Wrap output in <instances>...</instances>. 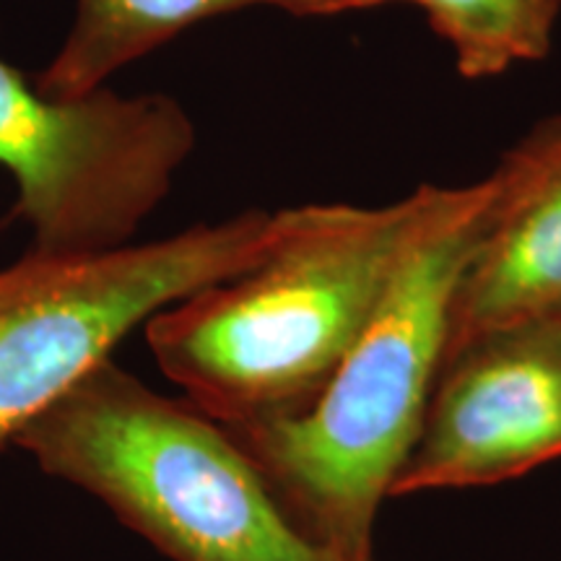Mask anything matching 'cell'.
<instances>
[{"label":"cell","instance_id":"8fae6325","mask_svg":"<svg viewBox=\"0 0 561 561\" xmlns=\"http://www.w3.org/2000/svg\"><path fill=\"white\" fill-rule=\"evenodd\" d=\"M557 318H559V320H561V312H557Z\"/></svg>","mask_w":561,"mask_h":561},{"label":"cell","instance_id":"6da1fadb","mask_svg":"<svg viewBox=\"0 0 561 561\" xmlns=\"http://www.w3.org/2000/svg\"><path fill=\"white\" fill-rule=\"evenodd\" d=\"M561 167V115L430 208L359 339L310 409L227 430L289 520L335 561H371L375 525L416 442L476 255L510 208Z\"/></svg>","mask_w":561,"mask_h":561},{"label":"cell","instance_id":"5b68a950","mask_svg":"<svg viewBox=\"0 0 561 561\" xmlns=\"http://www.w3.org/2000/svg\"><path fill=\"white\" fill-rule=\"evenodd\" d=\"M195 149V125L170 94L96 89L58 100L0 58V167L39 252L130 244Z\"/></svg>","mask_w":561,"mask_h":561},{"label":"cell","instance_id":"3957f363","mask_svg":"<svg viewBox=\"0 0 561 561\" xmlns=\"http://www.w3.org/2000/svg\"><path fill=\"white\" fill-rule=\"evenodd\" d=\"M13 445L172 561H335L289 520L221 424L112 359Z\"/></svg>","mask_w":561,"mask_h":561},{"label":"cell","instance_id":"7a4b0ae2","mask_svg":"<svg viewBox=\"0 0 561 561\" xmlns=\"http://www.w3.org/2000/svg\"><path fill=\"white\" fill-rule=\"evenodd\" d=\"M432 193L289 208L261 263L146 322L157 367L227 430L310 409L369 322Z\"/></svg>","mask_w":561,"mask_h":561},{"label":"cell","instance_id":"277c9868","mask_svg":"<svg viewBox=\"0 0 561 561\" xmlns=\"http://www.w3.org/2000/svg\"><path fill=\"white\" fill-rule=\"evenodd\" d=\"M286 227L289 208H252L117 250H30L0 268V447L153 314L261 263Z\"/></svg>","mask_w":561,"mask_h":561},{"label":"cell","instance_id":"8992f818","mask_svg":"<svg viewBox=\"0 0 561 561\" xmlns=\"http://www.w3.org/2000/svg\"><path fill=\"white\" fill-rule=\"evenodd\" d=\"M561 458V320L481 339L445 362L390 500L481 489Z\"/></svg>","mask_w":561,"mask_h":561},{"label":"cell","instance_id":"30bf717a","mask_svg":"<svg viewBox=\"0 0 561 561\" xmlns=\"http://www.w3.org/2000/svg\"><path fill=\"white\" fill-rule=\"evenodd\" d=\"M525 3H530L533 9L541 11L543 16H549L551 21H559L561 16V0H525Z\"/></svg>","mask_w":561,"mask_h":561},{"label":"cell","instance_id":"9c48e42d","mask_svg":"<svg viewBox=\"0 0 561 561\" xmlns=\"http://www.w3.org/2000/svg\"><path fill=\"white\" fill-rule=\"evenodd\" d=\"M416 3L450 47L462 79L486 81L523 62L543 60L557 21L525 0H401Z\"/></svg>","mask_w":561,"mask_h":561},{"label":"cell","instance_id":"52a82bcc","mask_svg":"<svg viewBox=\"0 0 561 561\" xmlns=\"http://www.w3.org/2000/svg\"><path fill=\"white\" fill-rule=\"evenodd\" d=\"M557 312H561V167L510 208L476 255L455 299L445 362L476 341Z\"/></svg>","mask_w":561,"mask_h":561},{"label":"cell","instance_id":"ba28073f","mask_svg":"<svg viewBox=\"0 0 561 561\" xmlns=\"http://www.w3.org/2000/svg\"><path fill=\"white\" fill-rule=\"evenodd\" d=\"M401 0H76L58 55L37 76L47 96L73 100L201 21L242 9H276L297 19H335Z\"/></svg>","mask_w":561,"mask_h":561}]
</instances>
